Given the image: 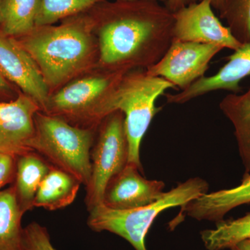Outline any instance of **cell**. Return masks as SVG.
Masks as SVG:
<instances>
[{
  "label": "cell",
  "instance_id": "30",
  "mask_svg": "<svg viewBox=\"0 0 250 250\" xmlns=\"http://www.w3.org/2000/svg\"><path fill=\"white\" fill-rule=\"evenodd\" d=\"M1 0H0V4H1Z\"/></svg>",
  "mask_w": 250,
  "mask_h": 250
},
{
  "label": "cell",
  "instance_id": "19",
  "mask_svg": "<svg viewBox=\"0 0 250 250\" xmlns=\"http://www.w3.org/2000/svg\"><path fill=\"white\" fill-rule=\"evenodd\" d=\"M23 215L14 187L0 190V250H22Z\"/></svg>",
  "mask_w": 250,
  "mask_h": 250
},
{
  "label": "cell",
  "instance_id": "28",
  "mask_svg": "<svg viewBox=\"0 0 250 250\" xmlns=\"http://www.w3.org/2000/svg\"><path fill=\"white\" fill-rule=\"evenodd\" d=\"M8 90H9V85H8L7 82L0 72V93H3Z\"/></svg>",
  "mask_w": 250,
  "mask_h": 250
},
{
  "label": "cell",
  "instance_id": "27",
  "mask_svg": "<svg viewBox=\"0 0 250 250\" xmlns=\"http://www.w3.org/2000/svg\"><path fill=\"white\" fill-rule=\"evenodd\" d=\"M229 250H250V240H246L235 245Z\"/></svg>",
  "mask_w": 250,
  "mask_h": 250
},
{
  "label": "cell",
  "instance_id": "25",
  "mask_svg": "<svg viewBox=\"0 0 250 250\" xmlns=\"http://www.w3.org/2000/svg\"><path fill=\"white\" fill-rule=\"evenodd\" d=\"M198 1L200 0H167L165 5L171 12L174 13L185 6L196 3Z\"/></svg>",
  "mask_w": 250,
  "mask_h": 250
},
{
  "label": "cell",
  "instance_id": "15",
  "mask_svg": "<svg viewBox=\"0 0 250 250\" xmlns=\"http://www.w3.org/2000/svg\"><path fill=\"white\" fill-rule=\"evenodd\" d=\"M16 158V177L14 183L15 195L23 214L32 210L36 192L52 165L34 151Z\"/></svg>",
  "mask_w": 250,
  "mask_h": 250
},
{
  "label": "cell",
  "instance_id": "8",
  "mask_svg": "<svg viewBox=\"0 0 250 250\" xmlns=\"http://www.w3.org/2000/svg\"><path fill=\"white\" fill-rule=\"evenodd\" d=\"M223 49L218 45L173 39L164 57L146 71L184 90L205 76L212 59Z\"/></svg>",
  "mask_w": 250,
  "mask_h": 250
},
{
  "label": "cell",
  "instance_id": "26",
  "mask_svg": "<svg viewBox=\"0 0 250 250\" xmlns=\"http://www.w3.org/2000/svg\"><path fill=\"white\" fill-rule=\"evenodd\" d=\"M210 4L214 11L219 13L220 18L223 16L229 2V0H209Z\"/></svg>",
  "mask_w": 250,
  "mask_h": 250
},
{
  "label": "cell",
  "instance_id": "2",
  "mask_svg": "<svg viewBox=\"0 0 250 250\" xmlns=\"http://www.w3.org/2000/svg\"><path fill=\"white\" fill-rule=\"evenodd\" d=\"M93 26L92 17L76 15L59 26L35 27L18 42L36 62L47 85L55 86L88 63L93 52Z\"/></svg>",
  "mask_w": 250,
  "mask_h": 250
},
{
  "label": "cell",
  "instance_id": "29",
  "mask_svg": "<svg viewBox=\"0 0 250 250\" xmlns=\"http://www.w3.org/2000/svg\"><path fill=\"white\" fill-rule=\"evenodd\" d=\"M117 1H157V2L163 3L165 4L167 0H117Z\"/></svg>",
  "mask_w": 250,
  "mask_h": 250
},
{
  "label": "cell",
  "instance_id": "7",
  "mask_svg": "<svg viewBox=\"0 0 250 250\" xmlns=\"http://www.w3.org/2000/svg\"><path fill=\"white\" fill-rule=\"evenodd\" d=\"M90 159L91 177L86 186L85 198L88 212L103 204L108 182L128 164L129 146L125 116L121 111L113 112L102 122Z\"/></svg>",
  "mask_w": 250,
  "mask_h": 250
},
{
  "label": "cell",
  "instance_id": "9",
  "mask_svg": "<svg viewBox=\"0 0 250 250\" xmlns=\"http://www.w3.org/2000/svg\"><path fill=\"white\" fill-rule=\"evenodd\" d=\"M173 39L210 44L235 51L242 44L215 14L209 0H200L173 13Z\"/></svg>",
  "mask_w": 250,
  "mask_h": 250
},
{
  "label": "cell",
  "instance_id": "12",
  "mask_svg": "<svg viewBox=\"0 0 250 250\" xmlns=\"http://www.w3.org/2000/svg\"><path fill=\"white\" fill-rule=\"evenodd\" d=\"M165 183L147 179L143 170L127 164L113 176L104 192L103 205L115 210H128L150 205L164 195Z\"/></svg>",
  "mask_w": 250,
  "mask_h": 250
},
{
  "label": "cell",
  "instance_id": "6",
  "mask_svg": "<svg viewBox=\"0 0 250 250\" xmlns=\"http://www.w3.org/2000/svg\"><path fill=\"white\" fill-rule=\"evenodd\" d=\"M125 73L108 71L72 82L49 98L44 113L77 127L92 129V125L103 121L100 108L104 99Z\"/></svg>",
  "mask_w": 250,
  "mask_h": 250
},
{
  "label": "cell",
  "instance_id": "20",
  "mask_svg": "<svg viewBox=\"0 0 250 250\" xmlns=\"http://www.w3.org/2000/svg\"><path fill=\"white\" fill-rule=\"evenodd\" d=\"M200 236L207 250H229L250 240V213L236 220L218 222L215 228L202 231Z\"/></svg>",
  "mask_w": 250,
  "mask_h": 250
},
{
  "label": "cell",
  "instance_id": "4",
  "mask_svg": "<svg viewBox=\"0 0 250 250\" xmlns=\"http://www.w3.org/2000/svg\"><path fill=\"white\" fill-rule=\"evenodd\" d=\"M208 182L200 177L188 179L178 184L157 201L128 210H115L102 205L89 211L88 226L94 231H106L129 242L136 250H147L146 238L156 217L168 208L187 205L207 193Z\"/></svg>",
  "mask_w": 250,
  "mask_h": 250
},
{
  "label": "cell",
  "instance_id": "1",
  "mask_svg": "<svg viewBox=\"0 0 250 250\" xmlns=\"http://www.w3.org/2000/svg\"><path fill=\"white\" fill-rule=\"evenodd\" d=\"M100 62L108 71L147 70L173 40V13L152 1H105L95 6Z\"/></svg>",
  "mask_w": 250,
  "mask_h": 250
},
{
  "label": "cell",
  "instance_id": "11",
  "mask_svg": "<svg viewBox=\"0 0 250 250\" xmlns=\"http://www.w3.org/2000/svg\"><path fill=\"white\" fill-rule=\"evenodd\" d=\"M39 110L38 104L25 94L0 103V153L17 157L33 151L34 117Z\"/></svg>",
  "mask_w": 250,
  "mask_h": 250
},
{
  "label": "cell",
  "instance_id": "13",
  "mask_svg": "<svg viewBox=\"0 0 250 250\" xmlns=\"http://www.w3.org/2000/svg\"><path fill=\"white\" fill-rule=\"evenodd\" d=\"M250 76V42L243 44L228 57V62L215 75L204 77L194 82L188 88L177 94H166L168 104H183L202 95L227 90L241 93L242 80Z\"/></svg>",
  "mask_w": 250,
  "mask_h": 250
},
{
  "label": "cell",
  "instance_id": "22",
  "mask_svg": "<svg viewBox=\"0 0 250 250\" xmlns=\"http://www.w3.org/2000/svg\"><path fill=\"white\" fill-rule=\"evenodd\" d=\"M231 34L240 43L250 42V0H229L223 16Z\"/></svg>",
  "mask_w": 250,
  "mask_h": 250
},
{
  "label": "cell",
  "instance_id": "10",
  "mask_svg": "<svg viewBox=\"0 0 250 250\" xmlns=\"http://www.w3.org/2000/svg\"><path fill=\"white\" fill-rule=\"evenodd\" d=\"M0 72L45 109L48 85L36 62L19 42L0 32Z\"/></svg>",
  "mask_w": 250,
  "mask_h": 250
},
{
  "label": "cell",
  "instance_id": "3",
  "mask_svg": "<svg viewBox=\"0 0 250 250\" xmlns=\"http://www.w3.org/2000/svg\"><path fill=\"white\" fill-rule=\"evenodd\" d=\"M168 89L176 88L164 79L149 75L146 70L129 71L124 74L102 103L104 118L116 111L124 114L129 146L128 164L142 170L140 158L141 141L153 118L162 109L156 106V101Z\"/></svg>",
  "mask_w": 250,
  "mask_h": 250
},
{
  "label": "cell",
  "instance_id": "16",
  "mask_svg": "<svg viewBox=\"0 0 250 250\" xmlns=\"http://www.w3.org/2000/svg\"><path fill=\"white\" fill-rule=\"evenodd\" d=\"M82 184L71 174L52 166L42 181L34 201V207L56 210L71 205Z\"/></svg>",
  "mask_w": 250,
  "mask_h": 250
},
{
  "label": "cell",
  "instance_id": "24",
  "mask_svg": "<svg viewBox=\"0 0 250 250\" xmlns=\"http://www.w3.org/2000/svg\"><path fill=\"white\" fill-rule=\"evenodd\" d=\"M16 171V158L0 153V190L7 184H12Z\"/></svg>",
  "mask_w": 250,
  "mask_h": 250
},
{
  "label": "cell",
  "instance_id": "17",
  "mask_svg": "<svg viewBox=\"0 0 250 250\" xmlns=\"http://www.w3.org/2000/svg\"><path fill=\"white\" fill-rule=\"evenodd\" d=\"M219 107L233 125L244 174H250V87L243 93L229 94Z\"/></svg>",
  "mask_w": 250,
  "mask_h": 250
},
{
  "label": "cell",
  "instance_id": "18",
  "mask_svg": "<svg viewBox=\"0 0 250 250\" xmlns=\"http://www.w3.org/2000/svg\"><path fill=\"white\" fill-rule=\"evenodd\" d=\"M39 0H1L0 32L9 37L24 36L36 27Z\"/></svg>",
  "mask_w": 250,
  "mask_h": 250
},
{
  "label": "cell",
  "instance_id": "5",
  "mask_svg": "<svg viewBox=\"0 0 250 250\" xmlns=\"http://www.w3.org/2000/svg\"><path fill=\"white\" fill-rule=\"evenodd\" d=\"M34 124L35 135L31 149L86 187L91 177L93 129L77 127L39 111L34 117Z\"/></svg>",
  "mask_w": 250,
  "mask_h": 250
},
{
  "label": "cell",
  "instance_id": "14",
  "mask_svg": "<svg viewBox=\"0 0 250 250\" xmlns=\"http://www.w3.org/2000/svg\"><path fill=\"white\" fill-rule=\"evenodd\" d=\"M250 203V174H244L238 187L205 194L182 207L186 213L198 221L208 220L215 223L224 220L233 208Z\"/></svg>",
  "mask_w": 250,
  "mask_h": 250
},
{
  "label": "cell",
  "instance_id": "21",
  "mask_svg": "<svg viewBox=\"0 0 250 250\" xmlns=\"http://www.w3.org/2000/svg\"><path fill=\"white\" fill-rule=\"evenodd\" d=\"M105 0H39L36 27L49 26L91 9Z\"/></svg>",
  "mask_w": 250,
  "mask_h": 250
},
{
  "label": "cell",
  "instance_id": "23",
  "mask_svg": "<svg viewBox=\"0 0 250 250\" xmlns=\"http://www.w3.org/2000/svg\"><path fill=\"white\" fill-rule=\"evenodd\" d=\"M22 250H57L52 244L47 229L32 222L23 228Z\"/></svg>",
  "mask_w": 250,
  "mask_h": 250
}]
</instances>
